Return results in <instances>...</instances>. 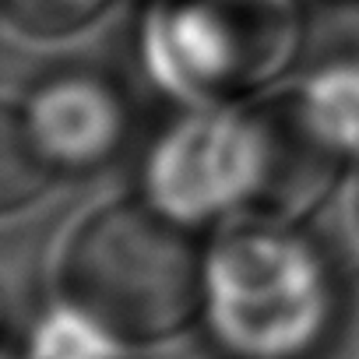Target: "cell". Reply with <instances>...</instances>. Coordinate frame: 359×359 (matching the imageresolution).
Wrapping results in <instances>:
<instances>
[{
	"label": "cell",
	"mask_w": 359,
	"mask_h": 359,
	"mask_svg": "<svg viewBox=\"0 0 359 359\" xmlns=\"http://www.w3.org/2000/svg\"><path fill=\"white\" fill-rule=\"evenodd\" d=\"M137 134V95L116 67L85 57L39 67L4 106V212L109 172Z\"/></svg>",
	"instance_id": "cell-4"
},
{
	"label": "cell",
	"mask_w": 359,
	"mask_h": 359,
	"mask_svg": "<svg viewBox=\"0 0 359 359\" xmlns=\"http://www.w3.org/2000/svg\"><path fill=\"white\" fill-rule=\"evenodd\" d=\"M352 275L296 222L240 219L212 233L201 338L222 359H317Z\"/></svg>",
	"instance_id": "cell-2"
},
{
	"label": "cell",
	"mask_w": 359,
	"mask_h": 359,
	"mask_svg": "<svg viewBox=\"0 0 359 359\" xmlns=\"http://www.w3.org/2000/svg\"><path fill=\"white\" fill-rule=\"evenodd\" d=\"M134 191L201 233H219L243 219L250 194V106H176V116L144 141Z\"/></svg>",
	"instance_id": "cell-5"
},
{
	"label": "cell",
	"mask_w": 359,
	"mask_h": 359,
	"mask_svg": "<svg viewBox=\"0 0 359 359\" xmlns=\"http://www.w3.org/2000/svg\"><path fill=\"white\" fill-rule=\"evenodd\" d=\"M250 194L243 219H310L352 180V165L306 120L292 85L250 99ZM240 222V219H236Z\"/></svg>",
	"instance_id": "cell-6"
},
{
	"label": "cell",
	"mask_w": 359,
	"mask_h": 359,
	"mask_svg": "<svg viewBox=\"0 0 359 359\" xmlns=\"http://www.w3.org/2000/svg\"><path fill=\"white\" fill-rule=\"evenodd\" d=\"M348 222H352V233L359 240V169L348 180Z\"/></svg>",
	"instance_id": "cell-11"
},
{
	"label": "cell",
	"mask_w": 359,
	"mask_h": 359,
	"mask_svg": "<svg viewBox=\"0 0 359 359\" xmlns=\"http://www.w3.org/2000/svg\"><path fill=\"white\" fill-rule=\"evenodd\" d=\"M212 233L137 191L81 212L57 240L46 296L113 345L148 355L201 334Z\"/></svg>",
	"instance_id": "cell-1"
},
{
	"label": "cell",
	"mask_w": 359,
	"mask_h": 359,
	"mask_svg": "<svg viewBox=\"0 0 359 359\" xmlns=\"http://www.w3.org/2000/svg\"><path fill=\"white\" fill-rule=\"evenodd\" d=\"M120 0H0L4 25L25 43H71L92 32Z\"/></svg>",
	"instance_id": "cell-9"
},
{
	"label": "cell",
	"mask_w": 359,
	"mask_h": 359,
	"mask_svg": "<svg viewBox=\"0 0 359 359\" xmlns=\"http://www.w3.org/2000/svg\"><path fill=\"white\" fill-rule=\"evenodd\" d=\"M306 8V0H144L141 71L176 106L261 99L303 71Z\"/></svg>",
	"instance_id": "cell-3"
},
{
	"label": "cell",
	"mask_w": 359,
	"mask_h": 359,
	"mask_svg": "<svg viewBox=\"0 0 359 359\" xmlns=\"http://www.w3.org/2000/svg\"><path fill=\"white\" fill-rule=\"evenodd\" d=\"M306 4H338V8H352L359 0H306Z\"/></svg>",
	"instance_id": "cell-12"
},
{
	"label": "cell",
	"mask_w": 359,
	"mask_h": 359,
	"mask_svg": "<svg viewBox=\"0 0 359 359\" xmlns=\"http://www.w3.org/2000/svg\"><path fill=\"white\" fill-rule=\"evenodd\" d=\"M317 134L359 169V43H338L289 81Z\"/></svg>",
	"instance_id": "cell-7"
},
{
	"label": "cell",
	"mask_w": 359,
	"mask_h": 359,
	"mask_svg": "<svg viewBox=\"0 0 359 359\" xmlns=\"http://www.w3.org/2000/svg\"><path fill=\"white\" fill-rule=\"evenodd\" d=\"M205 359H222V355H215V352H208V355H205Z\"/></svg>",
	"instance_id": "cell-13"
},
{
	"label": "cell",
	"mask_w": 359,
	"mask_h": 359,
	"mask_svg": "<svg viewBox=\"0 0 359 359\" xmlns=\"http://www.w3.org/2000/svg\"><path fill=\"white\" fill-rule=\"evenodd\" d=\"M4 359H144L137 352H127L60 310L57 303H43V310L15 334H8Z\"/></svg>",
	"instance_id": "cell-8"
},
{
	"label": "cell",
	"mask_w": 359,
	"mask_h": 359,
	"mask_svg": "<svg viewBox=\"0 0 359 359\" xmlns=\"http://www.w3.org/2000/svg\"><path fill=\"white\" fill-rule=\"evenodd\" d=\"M317 359H359V271H352L345 310L338 317V327H334L331 341L324 345V352Z\"/></svg>",
	"instance_id": "cell-10"
}]
</instances>
